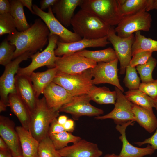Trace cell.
Wrapping results in <instances>:
<instances>
[{"label":"cell","mask_w":157,"mask_h":157,"mask_svg":"<svg viewBox=\"0 0 157 157\" xmlns=\"http://www.w3.org/2000/svg\"><path fill=\"white\" fill-rule=\"evenodd\" d=\"M118 61L117 58L109 62L98 63L94 67L90 68L93 78L92 80L93 84H110L124 92V89L120 83L118 75Z\"/></svg>","instance_id":"14"},{"label":"cell","mask_w":157,"mask_h":157,"mask_svg":"<svg viewBox=\"0 0 157 157\" xmlns=\"http://www.w3.org/2000/svg\"><path fill=\"white\" fill-rule=\"evenodd\" d=\"M133 121H129L120 125L117 124L116 129L121 135L119 138L122 142V147L117 157H143L147 155H151L155 150L150 144L145 148L135 147L127 140L126 135V130L129 125H133Z\"/></svg>","instance_id":"17"},{"label":"cell","mask_w":157,"mask_h":157,"mask_svg":"<svg viewBox=\"0 0 157 157\" xmlns=\"http://www.w3.org/2000/svg\"><path fill=\"white\" fill-rule=\"evenodd\" d=\"M42 94L48 107L56 111H59L62 106L71 101L74 97L66 89L53 82L45 88Z\"/></svg>","instance_id":"18"},{"label":"cell","mask_w":157,"mask_h":157,"mask_svg":"<svg viewBox=\"0 0 157 157\" xmlns=\"http://www.w3.org/2000/svg\"><path fill=\"white\" fill-rule=\"evenodd\" d=\"M135 144L140 146L144 144H148L155 150H157V127L154 134L150 137L146 139L141 142H137L134 143Z\"/></svg>","instance_id":"41"},{"label":"cell","mask_w":157,"mask_h":157,"mask_svg":"<svg viewBox=\"0 0 157 157\" xmlns=\"http://www.w3.org/2000/svg\"><path fill=\"white\" fill-rule=\"evenodd\" d=\"M17 30L15 21L10 13L0 14V35L11 34Z\"/></svg>","instance_id":"37"},{"label":"cell","mask_w":157,"mask_h":157,"mask_svg":"<svg viewBox=\"0 0 157 157\" xmlns=\"http://www.w3.org/2000/svg\"><path fill=\"white\" fill-rule=\"evenodd\" d=\"M97 63L75 53L57 56L55 67L58 71L70 74L81 73L94 67Z\"/></svg>","instance_id":"11"},{"label":"cell","mask_w":157,"mask_h":157,"mask_svg":"<svg viewBox=\"0 0 157 157\" xmlns=\"http://www.w3.org/2000/svg\"><path fill=\"white\" fill-rule=\"evenodd\" d=\"M79 6L111 26L117 25L123 17L119 11L117 0H82Z\"/></svg>","instance_id":"5"},{"label":"cell","mask_w":157,"mask_h":157,"mask_svg":"<svg viewBox=\"0 0 157 157\" xmlns=\"http://www.w3.org/2000/svg\"><path fill=\"white\" fill-rule=\"evenodd\" d=\"M92 78L90 69L74 74L58 71L53 82L75 97L88 94L94 85Z\"/></svg>","instance_id":"4"},{"label":"cell","mask_w":157,"mask_h":157,"mask_svg":"<svg viewBox=\"0 0 157 157\" xmlns=\"http://www.w3.org/2000/svg\"><path fill=\"white\" fill-rule=\"evenodd\" d=\"M68 119V117L67 116L65 115H62L58 117L57 121L59 124L63 126Z\"/></svg>","instance_id":"48"},{"label":"cell","mask_w":157,"mask_h":157,"mask_svg":"<svg viewBox=\"0 0 157 157\" xmlns=\"http://www.w3.org/2000/svg\"><path fill=\"white\" fill-rule=\"evenodd\" d=\"M49 137L57 150L67 146L69 143L74 144L81 139L80 137L74 135L71 133L66 131Z\"/></svg>","instance_id":"32"},{"label":"cell","mask_w":157,"mask_h":157,"mask_svg":"<svg viewBox=\"0 0 157 157\" xmlns=\"http://www.w3.org/2000/svg\"><path fill=\"white\" fill-rule=\"evenodd\" d=\"M63 126L65 131L67 132L71 133L74 130V122L72 119H68Z\"/></svg>","instance_id":"44"},{"label":"cell","mask_w":157,"mask_h":157,"mask_svg":"<svg viewBox=\"0 0 157 157\" xmlns=\"http://www.w3.org/2000/svg\"><path fill=\"white\" fill-rule=\"evenodd\" d=\"M15 85L17 94L25 103L32 114L39 98L36 96L29 76L16 74Z\"/></svg>","instance_id":"20"},{"label":"cell","mask_w":157,"mask_h":157,"mask_svg":"<svg viewBox=\"0 0 157 157\" xmlns=\"http://www.w3.org/2000/svg\"><path fill=\"white\" fill-rule=\"evenodd\" d=\"M10 3L8 0H0V14L10 13Z\"/></svg>","instance_id":"42"},{"label":"cell","mask_w":157,"mask_h":157,"mask_svg":"<svg viewBox=\"0 0 157 157\" xmlns=\"http://www.w3.org/2000/svg\"><path fill=\"white\" fill-rule=\"evenodd\" d=\"M0 157H13V156L9 150H0Z\"/></svg>","instance_id":"47"},{"label":"cell","mask_w":157,"mask_h":157,"mask_svg":"<svg viewBox=\"0 0 157 157\" xmlns=\"http://www.w3.org/2000/svg\"><path fill=\"white\" fill-rule=\"evenodd\" d=\"M117 99L113 110L108 114L103 116L96 117L97 120L113 119L115 123L120 125L129 121H135L133 112V104L126 98L123 92L115 87Z\"/></svg>","instance_id":"12"},{"label":"cell","mask_w":157,"mask_h":157,"mask_svg":"<svg viewBox=\"0 0 157 157\" xmlns=\"http://www.w3.org/2000/svg\"><path fill=\"white\" fill-rule=\"evenodd\" d=\"M33 9L35 14L40 17L46 24L50 31V35L58 36L61 42L69 43L79 40L82 38L74 32L67 29L56 18L53 13L52 7L46 12L41 10L35 4L33 5Z\"/></svg>","instance_id":"8"},{"label":"cell","mask_w":157,"mask_h":157,"mask_svg":"<svg viewBox=\"0 0 157 157\" xmlns=\"http://www.w3.org/2000/svg\"><path fill=\"white\" fill-rule=\"evenodd\" d=\"M125 95L133 104L149 110L154 108L155 101L139 89L129 90L125 92Z\"/></svg>","instance_id":"31"},{"label":"cell","mask_w":157,"mask_h":157,"mask_svg":"<svg viewBox=\"0 0 157 157\" xmlns=\"http://www.w3.org/2000/svg\"><path fill=\"white\" fill-rule=\"evenodd\" d=\"M8 106L1 100H0V112L5 111Z\"/></svg>","instance_id":"50"},{"label":"cell","mask_w":157,"mask_h":157,"mask_svg":"<svg viewBox=\"0 0 157 157\" xmlns=\"http://www.w3.org/2000/svg\"><path fill=\"white\" fill-rule=\"evenodd\" d=\"M15 50V45L11 44L7 38L4 39L0 45V64L5 66L10 63Z\"/></svg>","instance_id":"35"},{"label":"cell","mask_w":157,"mask_h":157,"mask_svg":"<svg viewBox=\"0 0 157 157\" xmlns=\"http://www.w3.org/2000/svg\"><path fill=\"white\" fill-rule=\"evenodd\" d=\"M10 150L7 144L3 139L1 137H0V150Z\"/></svg>","instance_id":"49"},{"label":"cell","mask_w":157,"mask_h":157,"mask_svg":"<svg viewBox=\"0 0 157 157\" xmlns=\"http://www.w3.org/2000/svg\"><path fill=\"white\" fill-rule=\"evenodd\" d=\"M59 113L48 107L44 97L38 99L31 114L29 131L39 142L48 136L51 123L59 116Z\"/></svg>","instance_id":"3"},{"label":"cell","mask_w":157,"mask_h":157,"mask_svg":"<svg viewBox=\"0 0 157 157\" xmlns=\"http://www.w3.org/2000/svg\"><path fill=\"white\" fill-rule=\"evenodd\" d=\"M153 9L157 11V0H149L147 12Z\"/></svg>","instance_id":"46"},{"label":"cell","mask_w":157,"mask_h":157,"mask_svg":"<svg viewBox=\"0 0 157 157\" xmlns=\"http://www.w3.org/2000/svg\"><path fill=\"white\" fill-rule=\"evenodd\" d=\"M71 25L74 32L88 39L106 36L111 27L97 16L81 9L74 15Z\"/></svg>","instance_id":"2"},{"label":"cell","mask_w":157,"mask_h":157,"mask_svg":"<svg viewBox=\"0 0 157 157\" xmlns=\"http://www.w3.org/2000/svg\"><path fill=\"white\" fill-rule=\"evenodd\" d=\"M157 51V40L147 38L140 31L135 33V40L132 47L131 56L141 51Z\"/></svg>","instance_id":"30"},{"label":"cell","mask_w":157,"mask_h":157,"mask_svg":"<svg viewBox=\"0 0 157 157\" xmlns=\"http://www.w3.org/2000/svg\"><path fill=\"white\" fill-rule=\"evenodd\" d=\"M57 151L61 157H99L103 154L97 144L82 139Z\"/></svg>","instance_id":"19"},{"label":"cell","mask_w":157,"mask_h":157,"mask_svg":"<svg viewBox=\"0 0 157 157\" xmlns=\"http://www.w3.org/2000/svg\"><path fill=\"white\" fill-rule=\"evenodd\" d=\"M65 131L63 125L59 124L57 119H54L51 123L49 127L48 136L56 134Z\"/></svg>","instance_id":"40"},{"label":"cell","mask_w":157,"mask_h":157,"mask_svg":"<svg viewBox=\"0 0 157 157\" xmlns=\"http://www.w3.org/2000/svg\"><path fill=\"white\" fill-rule=\"evenodd\" d=\"M119 11L124 17L145 11L149 0H117Z\"/></svg>","instance_id":"27"},{"label":"cell","mask_w":157,"mask_h":157,"mask_svg":"<svg viewBox=\"0 0 157 157\" xmlns=\"http://www.w3.org/2000/svg\"><path fill=\"white\" fill-rule=\"evenodd\" d=\"M136 70L135 67H131L129 65L126 68L123 82L129 90L138 89L141 84Z\"/></svg>","instance_id":"36"},{"label":"cell","mask_w":157,"mask_h":157,"mask_svg":"<svg viewBox=\"0 0 157 157\" xmlns=\"http://www.w3.org/2000/svg\"><path fill=\"white\" fill-rule=\"evenodd\" d=\"M50 31L40 18L35 20L27 29L19 32L17 30L9 34L7 39L16 47L13 59L29 52L33 54L42 49L48 41Z\"/></svg>","instance_id":"1"},{"label":"cell","mask_w":157,"mask_h":157,"mask_svg":"<svg viewBox=\"0 0 157 157\" xmlns=\"http://www.w3.org/2000/svg\"><path fill=\"white\" fill-rule=\"evenodd\" d=\"M18 133L24 157H38L39 142L31 135L29 131L21 126L15 128Z\"/></svg>","instance_id":"23"},{"label":"cell","mask_w":157,"mask_h":157,"mask_svg":"<svg viewBox=\"0 0 157 157\" xmlns=\"http://www.w3.org/2000/svg\"><path fill=\"white\" fill-rule=\"evenodd\" d=\"M33 54L25 53L16 58L5 66L4 72L0 77V99L9 106L8 96L16 93L15 85V74H17L20 64L26 60Z\"/></svg>","instance_id":"9"},{"label":"cell","mask_w":157,"mask_h":157,"mask_svg":"<svg viewBox=\"0 0 157 157\" xmlns=\"http://www.w3.org/2000/svg\"><path fill=\"white\" fill-rule=\"evenodd\" d=\"M133 112L135 121L149 133L157 127V118L153 109L149 110L133 104Z\"/></svg>","instance_id":"24"},{"label":"cell","mask_w":157,"mask_h":157,"mask_svg":"<svg viewBox=\"0 0 157 157\" xmlns=\"http://www.w3.org/2000/svg\"><path fill=\"white\" fill-rule=\"evenodd\" d=\"M152 20L149 13L145 11L142 12L123 17L115 30L119 37L127 38L138 31H149Z\"/></svg>","instance_id":"7"},{"label":"cell","mask_w":157,"mask_h":157,"mask_svg":"<svg viewBox=\"0 0 157 157\" xmlns=\"http://www.w3.org/2000/svg\"><path fill=\"white\" fill-rule=\"evenodd\" d=\"M157 63V60L151 56L146 63L136 67V69L140 74L142 83H147L154 81L152 76V73Z\"/></svg>","instance_id":"33"},{"label":"cell","mask_w":157,"mask_h":157,"mask_svg":"<svg viewBox=\"0 0 157 157\" xmlns=\"http://www.w3.org/2000/svg\"><path fill=\"white\" fill-rule=\"evenodd\" d=\"M38 157H61L48 136L39 142Z\"/></svg>","instance_id":"34"},{"label":"cell","mask_w":157,"mask_h":157,"mask_svg":"<svg viewBox=\"0 0 157 157\" xmlns=\"http://www.w3.org/2000/svg\"><path fill=\"white\" fill-rule=\"evenodd\" d=\"M117 155L114 153L111 154H107L104 157H117Z\"/></svg>","instance_id":"51"},{"label":"cell","mask_w":157,"mask_h":157,"mask_svg":"<svg viewBox=\"0 0 157 157\" xmlns=\"http://www.w3.org/2000/svg\"><path fill=\"white\" fill-rule=\"evenodd\" d=\"M76 53L97 63L109 62L117 58L114 49L110 47L97 51H90L84 49Z\"/></svg>","instance_id":"29"},{"label":"cell","mask_w":157,"mask_h":157,"mask_svg":"<svg viewBox=\"0 0 157 157\" xmlns=\"http://www.w3.org/2000/svg\"><path fill=\"white\" fill-rule=\"evenodd\" d=\"M10 3V13L13 18L17 31L21 32L30 26L28 23L24 14V6L20 0L9 1Z\"/></svg>","instance_id":"28"},{"label":"cell","mask_w":157,"mask_h":157,"mask_svg":"<svg viewBox=\"0 0 157 157\" xmlns=\"http://www.w3.org/2000/svg\"><path fill=\"white\" fill-rule=\"evenodd\" d=\"M154 108H155L156 110L157 111V101L155 102Z\"/></svg>","instance_id":"52"},{"label":"cell","mask_w":157,"mask_h":157,"mask_svg":"<svg viewBox=\"0 0 157 157\" xmlns=\"http://www.w3.org/2000/svg\"><path fill=\"white\" fill-rule=\"evenodd\" d=\"M138 89L149 96L155 102L157 101V78L149 83H141Z\"/></svg>","instance_id":"39"},{"label":"cell","mask_w":157,"mask_h":157,"mask_svg":"<svg viewBox=\"0 0 157 157\" xmlns=\"http://www.w3.org/2000/svg\"><path fill=\"white\" fill-rule=\"evenodd\" d=\"M8 99L11 111L17 117L22 126L29 131L31 114L27 106L16 93L9 94Z\"/></svg>","instance_id":"22"},{"label":"cell","mask_w":157,"mask_h":157,"mask_svg":"<svg viewBox=\"0 0 157 157\" xmlns=\"http://www.w3.org/2000/svg\"><path fill=\"white\" fill-rule=\"evenodd\" d=\"M14 122L8 117L0 116V135L7 144L13 157L22 155L19 137Z\"/></svg>","instance_id":"15"},{"label":"cell","mask_w":157,"mask_h":157,"mask_svg":"<svg viewBox=\"0 0 157 157\" xmlns=\"http://www.w3.org/2000/svg\"><path fill=\"white\" fill-rule=\"evenodd\" d=\"M58 72L55 67L44 72H33L31 74L29 77L38 98L45 88L53 81Z\"/></svg>","instance_id":"25"},{"label":"cell","mask_w":157,"mask_h":157,"mask_svg":"<svg viewBox=\"0 0 157 157\" xmlns=\"http://www.w3.org/2000/svg\"><path fill=\"white\" fill-rule=\"evenodd\" d=\"M58 0H42L40 1V9L44 11L47 8L52 7L57 1Z\"/></svg>","instance_id":"43"},{"label":"cell","mask_w":157,"mask_h":157,"mask_svg":"<svg viewBox=\"0 0 157 157\" xmlns=\"http://www.w3.org/2000/svg\"><path fill=\"white\" fill-rule=\"evenodd\" d=\"M91 100L100 104H115L117 99L115 91H111L107 87H97L94 85L88 94Z\"/></svg>","instance_id":"26"},{"label":"cell","mask_w":157,"mask_h":157,"mask_svg":"<svg viewBox=\"0 0 157 157\" xmlns=\"http://www.w3.org/2000/svg\"><path fill=\"white\" fill-rule=\"evenodd\" d=\"M58 37L55 35H49L48 45L41 52L38 51L32 54L30 64L24 67H19L17 74L29 76L31 74L38 68L46 66L49 68L55 67V62L57 56L55 54Z\"/></svg>","instance_id":"6"},{"label":"cell","mask_w":157,"mask_h":157,"mask_svg":"<svg viewBox=\"0 0 157 157\" xmlns=\"http://www.w3.org/2000/svg\"><path fill=\"white\" fill-rule=\"evenodd\" d=\"M82 0H58L52 7L56 17L65 27L69 26L75 10L79 6Z\"/></svg>","instance_id":"21"},{"label":"cell","mask_w":157,"mask_h":157,"mask_svg":"<svg viewBox=\"0 0 157 157\" xmlns=\"http://www.w3.org/2000/svg\"><path fill=\"white\" fill-rule=\"evenodd\" d=\"M107 36L119 62V73L124 74L131 60L132 47L135 40V35L133 34L126 38H121L116 34L113 27L111 26Z\"/></svg>","instance_id":"10"},{"label":"cell","mask_w":157,"mask_h":157,"mask_svg":"<svg viewBox=\"0 0 157 157\" xmlns=\"http://www.w3.org/2000/svg\"><path fill=\"white\" fill-rule=\"evenodd\" d=\"M24 157L22 155L18 156H15V157Z\"/></svg>","instance_id":"53"},{"label":"cell","mask_w":157,"mask_h":157,"mask_svg":"<svg viewBox=\"0 0 157 157\" xmlns=\"http://www.w3.org/2000/svg\"><path fill=\"white\" fill-rule=\"evenodd\" d=\"M24 6L27 7L31 13L35 14V13L33 9L32 0H20Z\"/></svg>","instance_id":"45"},{"label":"cell","mask_w":157,"mask_h":157,"mask_svg":"<svg viewBox=\"0 0 157 157\" xmlns=\"http://www.w3.org/2000/svg\"><path fill=\"white\" fill-rule=\"evenodd\" d=\"M152 52L148 51H141L135 53L132 56L129 65L135 67L145 64L152 56Z\"/></svg>","instance_id":"38"},{"label":"cell","mask_w":157,"mask_h":157,"mask_svg":"<svg viewBox=\"0 0 157 157\" xmlns=\"http://www.w3.org/2000/svg\"><path fill=\"white\" fill-rule=\"evenodd\" d=\"M88 94L74 97L72 100L64 105L59 110L71 114L75 120H78L82 116L97 117L102 114L103 110L92 105Z\"/></svg>","instance_id":"13"},{"label":"cell","mask_w":157,"mask_h":157,"mask_svg":"<svg viewBox=\"0 0 157 157\" xmlns=\"http://www.w3.org/2000/svg\"><path fill=\"white\" fill-rule=\"evenodd\" d=\"M107 36L95 39H88L83 38L76 41L65 43L58 41L55 54L57 56L74 53L90 47H104L110 44Z\"/></svg>","instance_id":"16"}]
</instances>
